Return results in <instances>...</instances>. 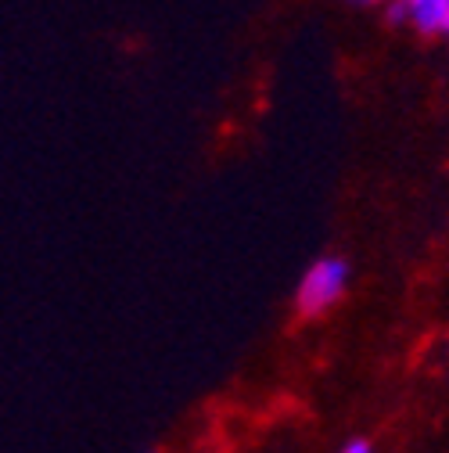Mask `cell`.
Here are the masks:
<instances>
[{
    "instance_id": "6da1fadb",
    "label": "cell",
    "mask_w": 449,
    "mask_h": 453,
    "mask_svg": "<svg viewBox=\"0 0 449 453\" xmlns=\"http://www.w3.org/2000/svg\"><path fill=\"white\" fill-rule=\"evenodd\" d=\"M346 285H349V263H346V259H339V256L316 259V263L302 273V280H299V292H295L299 313H302V317L327 313L334 303L346 296Z\"/></svg>"
},
{
    "instance_id": "7a4b0ae2",
    "label": "cell",
    "mask_w": 449,
    "mask_h": 453,
    "mask_svg": "<svg viewBox=\"0 0 449 453\" xmlns=\"http://www.w3.org/2000/svg\"><path fill=\"white\" fill-rule=\"evenodd\" d=\"M388 12L396 22H407L421 36L449 33V0H388Z\"/></svg>"
},
{
    "instance_id": "3957f363",
    "label": "cell",
    "mask_w": 449,
    "mask_h": 453,
    "mask_svg": "<svg viewBox=\"0 0 449 453\" xmlns=\"http://www.w3.org/2000/svg\"><path fill=\"white\" fill-rule=\"evenodd\" d=\"M342 453H374V449H370V442H363V439H353V442H349Z\"/></svg>"
},
{
    "instance_id": "277c9868",
    "label": "cell",
    "mask_w": 449,
    "mask_h": 453,
    "mask_svg": "<svg viewBox=\"0 0 449 453\" xmlns=\"http://www.w3.org/2000/svg\"><path fill=\"white\" fill-rule=\"evenodd\" d=\"M349 4H384V0H349Z\"/></svg>"
},
{
    "instance_id": "5b68a950",
    "label": "cell",
    "mask_w": 449,
    "mask_h": 453,
    "mask_svg": "<svg viewBox=\"0 0 449 453\" xmlns=\"http://www.w3.org/2000/svg\"><path fill=\"white\" fill-rule=\"evenodd\" d=\"M384 4H388V0H384Z\"/></svg>"
}]
</instances>
